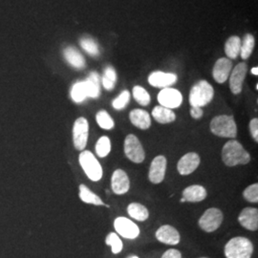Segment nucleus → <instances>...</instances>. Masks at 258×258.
I'll use <instances>...</instances> for the list:
<instances>
[{
  "mask_svg": "<svg viewBox=\"0 0 258 258\" xmlns=\"http://www.w3.org/2000/svg\"><path fill=\"white\" fill-rule=\"evenodd\" d=\"M71 98L75 102H82L87 98L84 82L75 83L71 90Z\"/></svg>",
  "mask_w": 258,
  "mask_h": 258,
  "instance_id": "nucleus-29",
  "label": "nucleus"
},
{
  "mask_svg": "<svg viewBox=\"0 0 258 258\" xmlns=\"http://www.w3.org/2000/svg\"><path fill=\"white\" fill-rule=\"evenodd\" d=\"M232 62L230 58H219L213 67V78L218 83H224L231 74Z\"/></svg>",
  "mask_w": 258,
  "mask_h": 258,
  "instance_id": "nucleus-17",
  "label": "nucleus"
},
{
  "mask_svg": "<svg viewBox=\"0 0 258 258\" xmlns=\"http://www.w3.org/2000/svg\"><path fill=\"white\" fill-rule=\"evenodd\" d=\"M66 60L76 68L82 69L85 66V61L82 54L73 47L66 48L63 52Z\"/></svg>",
  "mask_w": 258,
  "mask_h": 258,
  "instance_id": "nucleus-24",
  "label": "nucleus"
},
{
  "mask_svg": "<svg viewBox=\"0 0 258 258\" xmlns=\"http://www.w3.org/2000/svg\"><path fill=\"white\" fill-rule=\"evenodd\" d=\"M249 130H250V134L252 136L253 140L257 143L258 142V120L252 119L249 122Z\"/></svg>",
  "mask_w": 258,
  "mask_h": 258,
  "instance_id": "nucleus-37",
  "label": "nucleus"
},
{
  "mask_svg": "<svg viewBox=\"0 0 258 258\" xmlns=\"http://www.w3.org/2000/svg\"><path fill=\"white\" fill-rule=\"evenodd\" d=\"M222 160L226 166H235L249 164L250 156L249 152L243 148L239 142L231 140L223 147Z\"/></svg>",
  "mask_w": 258,
  "mask_h": 258,
  "instance_id": "nucleus-1",
  "label": "nucleus"
},
{
  "mask_svg": "<svg viewBox=\"0 0 258 258\" xmlns=\"http://www.w3.org/2000/svg\"><path fill=\"white\" fill-rule=\"evenodd\" d=\"M158 102L161 106H164L169 109L179 107L183 102V96L180 91L166 87L164 88L158 95Z\"/></svg>",
  "mask_w": 258,
  "mask_h": 258,
  "instance_id": "nucleus-10",
  "label": "nucleus"
},
{
  "mask_svg": "<svg viewBox=\"0 0 258 258\" xmlns=\"http://www.w3.org/2000/svg\"><path fill=\"white\" fill-rule=\"evenodd\" d=\"M251 73L253 75H255V76H257L258 75V68L257 67H253L252 69H251Z\"/></svg>",
  "mask_w": 258,
  "mask_h": 258,
  "instance_id": "nucleus-40",
  "label": "nucleus"
},
{
  "mask_svg": "<svg viewBox=\"0 0 258 258\" xmlns=\"http://www.w3.org/2000/svg\"><path fill=\"white\" fill-rule=\"evenodd\" d=\"M129 119L136 127L147 130L151 125V119L148 112L143 109H134L131 111L129 114Z\"/></svg>",
  "mask_w": 258,
  "mask_h": 258,
  "instance_id": "nucleus-20",
  "label": "nucleus"
},
{
  "mask_svg": "<svg viewBox=\"0 0 258 258\" xmlns=\"http://www.w3.org/2000/svg\"><path fill=\"white\" fill-rule=\"evenodd\" d=\"M133 97L136 100V102L143 106H147L150 102V96L148 91L139 85L133 88Z\"/></svg>",
  "mask_w": 258,
  "mask_h": 258,
  "instance_id": "nucleus-33",
  "label": "nucleus"
},
{
  "mask_svg": "<svg viewBox=\"0 0 258 258\" xmlns=\"http://www.w3.org/2000/svg\"><path fill=\"white\" fill-rule=\"evenodd\" d=\"M180 202H181V203H184V202H185V201H184V198H182V199L180 200Z\"/></svg>",
  "mask_w": 258,
  "mask_h": 258,
  "instance_id": "nucleus-41",
  "label": "nucleus"
},
{
  "mask_svg": "<svg viewBox=\"0 0 258 258\" xmlns=\"http://www.w3.org/2000/svg\"><path fill=\"white\" fill-rule=\"evenodd\" d=\"M203 258H205V257H203Z\"/></svg>",
  "mask_w": 258,
  "mask_h": 258,
  "instance_id": "nucleus-43",
  "label": "nucleus"
},
{
  "mask_svg": "<svg viewBox=\"0 0 258 258\" xmlns=\"http://www.w3.org/2000/svg\"><path fill=\"white\" fill-rule=\"evenodd\" d=\"M152 116L160 123H170L176 119L175 113L173 111L161 105L156 106L152 110Z\"/></svg>",
  "mask_w": 258,
  "mask_h": 258,
  "instance_id": "nucleus-22",
  "label": "nucleus"
},
{
  "mask_svg": "<svg viewBox=\"0 0 258 258\" xmlns=\"http://www.w3.org/2000/svg\"><path fill=\"white\" fill-rule=\"evenodd\" d=\"M100 76L96 72H92L89 75V77L87 78L86 81H84L85 84V88H86V92H87V98H98L100 96Z\"/></svg>",
  "mask_w": 258,
  "mask_h": 258,
  "instance_id": "nucleus-21",
  "label": "nucleus"
},
{
  "mask_svg": "<svg viewBox=\"0 0 258 258\" xmlns=\"http://www.w3.org/2000/svg\"><path fill=\"white\" fill-rule=\"evenodd\" d=\"M190 115H191V117H192L194 119L198 120V119L202 118V116H203V110H202L201 107H191V109H190Z\"/></svg>",
  "mask_w": 258,
  "mask_h": 258,
  "instance_id": "nucleus-39",
  "label": "nucleus"
},
{
  "mask_svg": "<svg viewBox=\"0 0 258 258\" xmlns=\"http://www.w3.org/2000/svg\"><path fill=\"white\" fill-rule=\"evenodd\" d=\"M156 238L158 241L166 245H177L180 243V233L174 227L164 225L157 230Z\"/></svg>",
  "mask_w": 258,
  "mask_h": 258,
  "instance_id": "nucleus-16",
  "label": "nucleus"
},
{
  "mask_svg": "<svg viewBox=\"0 0 258 258\" xmlns=\"http://www.w3.org/2000/svg\"><path fill=\"white\" fill-rule=\"evenodd\" d=\"M161 258H182V254L175 249H167Z\"/></svg>",
  "mask_w": 258,
  "mask_h": 258,
  "instance_id": "nucleus-38",
  "label": "nucleus"
},
{
  "mask_svg": "<svg viewBox=\"0 0 258 258\" xmlns=\"http://www.w3.org/2000/svg\"><path fill=\"white\" fill-rule=\"evenodd\" d=\"M88 132H89V124L85 118H79L75 121L73 127V141L76 149L83 150L88 140Z\"/></svg>",
  "mask_w": 258,
  "mask_h": 258,
  "instance_id": "nucleus-8",
  "label": "nucleus"
},
{
  "mask_svg": "<svg viewBox=\"0 0 258 258\" xmlns=\"http://www.w3.org/2000/svg\"><path fill=\"white\" fill-rule=\"evenodd\" d=\"M123 150L124 154L133 163L141 164L146 158V153L141 142L133 134H129L124 140Z\"/></svg>",
  "mask_w": 258,
  "mask_h": 258,
  "instance_id": "nucleus-6",
  "label": "nucleus"
},
{
  "mask_svg": "<svg viewBox=\"0 0 258 258\" xmlns=\"http://www.w3.org/2000/svg\"><path fill=\"white\" fill-rule=\"evenodd\" d=\"M106 245L111 246V250L114 254H118L122 250V242L120 240L119 235L115 232H110L106 239H105Z\"/></svg>",
  "mask_w": 258,
  "mask_h": 258,
  "instance_id": "nucleus-32",
  "label": "nucleus"
},
{
  "mask_svg": "<svg viewBox=\"0 0 258 258\" xmlns=\"http://www.w3.org/2000/svg\"><path fill=\"white\" fill-rule=\"evenodd\" d=\"M253 253V245L246 237H234L225 246L227 258H250Z\"/></svg>",
  "mask_w": 258,
  "mask_h": 258,
  "instance_id": "nucleus-3",
  "label": "nucleus"
},
{
  "mask_svg": "<svg viewBox=\"0 0 258 258\" xmlns=\"http://www.w3.org/2000/svg\"><path fill=\"white\" fill-rule=\"evenodd\" d=\"M253 48H254V37L252 35L248 34L244 37L243 42H241V48H240L241 57L243 59H247L252 53Z\"/></svg>",
  "mask_w": 258,
  "mask_h": 258,
  "instance_id": "nucleus-27",
  "label": "nucleus"
},
{
  "mask_svg": "<svg viewBox=\"0 0 258 258\" xmlns=\"http://www.w3.org/2000/svg\"><path fill=\"white\" fill-rule=\"evenodd\" d=\"M81 45L83 47V50H85L89 55H99V47L97 43L91 39V38H83L81 40Z\"/></svg>",
  "mask_w": 258,
  "mask_h": 258,
  "instance_id": "nucleus-34",
  "label": "nucleus"
},
{
  "mask_svg": "<svg viewBox=\"0 0 258 258\" xmlns=\"http://www.w3.org/2000/svg\"><path fill=\"white\" fill-rule=\"evenodd\" d=\"M80 198L84 203L92 204L95 206H104V203L102 202V199L97 194L92 192L84 184L80 185Z\"/></svg>",
  "mask_w": 258,
  "mask_h": 258,
  "instance_id": "nucleus-25",
  "label": "nucleus"
},
{
  "mask_svg": "<svg viewBox=\"0 0 258 258\" xmlns=\"http://www.w3.org/2000/svg\"><path fill=\"white\" fill-rule=\"evenodd\" d=\"M117 81V74L112 67H107L103 73L102 77V85L105 89L112 90L115 86V83Z\"/></svg>",
  "mask_w": 258,
  "mask_h": 258,
  "instance_id": "nucleus-31",
  "label": "nucleus"
},
{
  "mask_svg": "<svg viewBox=\"0 0 258 258\" xmlns=\"http://www.w3.org/2000/svg\"><path fill=\"white\" fill-rule=\"evenodd\" d=\"M79 161L83 167L84 173L91 181L98 182L102 179L103 175L102 166L91 151H88V150L83 151L80 154Z\"/></svg>",
  "mask_w": 258,
  "mask_h": 258,
  "instance_id": "nucleus-5",
  "label": "nucleus"
},
{
  "mask_svg": "<svg viewBox=\"0 0 258 258\" xmlns=\"http://www.w3.org/2000/svg\"><path fill=\"white\" fill-rule=\"evenodd\" d=\"M114 228L120 236L126 239H136L140 235L138 226L126 217H118L114 221Z\"/></svg>",
  "mask_w": 258,
  "mask_h": 258,
  "instance_id": "nucleus-9",
  "label": "nucleus"
},
{
  "mask_svg": "<svg viewBox=\"0 0 258 258\" xmlns=\"http://www.w3.org/2000/svg\"><path fill=\"white\" fill-rule=\"evenodd\" d=\"M211 131L222 138L234 139L237 136V125L232 116L220 115L211 121Z\"/></svg>",
  "mask_w": 258,
  "mask_h": 258,
  "instance_id": "nucleus-2",
  "label": "nucleus"
},
{
  "mask_svg": "<svg viewBox=\"0 0 258 258\" xmlns=\"http://www.w3.org/2000/svg\"><path fill=\"white\" fill-rule=\"evenodd\" d=\"M244 198L250 203L258 202V184H252L249 185L243 192Z\"/></svg>",
  "mask_w": 258,
  "mask_h": 258,
  "instance_id": "nucleus-36",
  "label": "nucleus"
},
{
  "mask_svg": "<svg viewBox=\"0 0 258 258\" xmlns=\"http://www.w3.org/2000/svg\"><path fill=\"white\" fill-rule=\"evenodd\" d=\"M207 190L206 188L199 185V184H194L185 187L183 191V198L185 202L190 203H197L201 202L206 199L207 197Z\"/></svg>",
  "mask_w": 258,
  "mask_h": 258,
  "instance_id": "nucleus-19",
  "label": "nucleus"
},
{
  "mask_svg": "<svg viewBox=\"0 0 258 258\" xmlns=\"http://www.w3.org/2000/svg\"><path fill=\"white\" fill-rule=\"evenodd\" d=\"M129 258H139L138 256H136V255H132V256H130Z\"/></svg>",
  "mask_w": 258,
  "mask_h": 258,
  "instance_id": "nucleus-42",
  "label": "nucleus"
},
{
  "mask_svg": "<svg viewBox=\"0 0 258 258\" xmlns=\"http://www.w3.org/2000/svg\"><path fill=\"white\" fill-rule=\"evenodd\" d=\"M112 190L115 194H125L130 188V181L128 176L122 169H116L111 178Z\"/></svg>",
  "mask_w": 258,
  "mask_h": 258,
  "instance_id": "nucleus-13",
  "label": "nucleus"
},
{
  "mask_svg": "<svg viewBox=\"0 0 258 258\" xmlns=\"http://www.w3.org/2000/svg\"><path fill=\"white\" fill-rule=\"evenodd\" d=\"M111 151V141L107 136H102L98 140L96 144V153L98 156L104 158L107 156Z\"/></svg>",
  "mask_w": 258,
  "mask_h": 258,
  "instance_id": "nucleus-28",
  "label": "nucleus"
},
{
  "mask_svg": "<svg viewBox=\"0 0 258 258\" xmlns=\"http://www.w3.org/2000/svg\"><path fill=\"white\" fill-rule=\"evenodd\" d=\"M166 164L167 162L165 156L160 155L153 159L148 172V178L151 183L157 184L164 181L166 176Z\"/></svg>",
  "mask_w": 258,
  "mask_h": 258,
  "instance_id": "nucleus-11",
  "label": "nucleus"
},
{
  "mask_svg": "<svg viewBox=\"0 0 258 258\" xmlns=\"http://www.w3.org/2000/svg\"><path fill=\"white\" fill-rule=\"evenodd\" d=\"M223 219L224 215L219 209L211 208L204 212L199 219V227L206 232H212L221 226Z\"/></svg>",
  "mask_w": 258,
  "mask_h": 258,
  "instance_id": "nucleus-7",
  "label": "nucleus"
},
{
  "mask_svg": "<svg viewBox=\"0 0 258 258\" xmlns=\"http://www.w3.org/2000/svg\"><path fill=\"white\" fill-rule=\"evenodd\" d=\"M129 101H130V93L127 90H125V91H122L120 93V96L113 101L112 105L115 109L121 110L127 105Z\"/></svg>",
  "mask_w": 258,
  "mask_h": 258,
  "instance_id": "nucleus-35",
  "label": "nucleus"
},
{
  "mask_svg": "<svg viewBox=\"0 0 258 258\" xmlns=\"http://www.w3.org/2000/svg\"><path fill=\"white\" fill-rule=\"evenodd\" d=\"M127 213L131 218L140 222L146 221L149 217L148 208H146L142 204H129L127 207Z\"/></svg>",
  "mask_w": 258,
  "mask_h": 258,
  "instance_id": "nucleus-23",
  "label": "nucleus"
},
{
  "mask_svg": "<svg viewBox=\"0 0 258 258\" xmlns=\"http://www.w3.org/2000/svg\"><path fill=\"white\" fill-rule=\"evenodd\" d=\"M240 225L249 230L255 231L258 229V210L256 208H245L238 216Z\"/></svg>",
  "mask_w": 258,
  "mask_h": 258,
  "instance_id": "nucleus-15",
  "label": "nucleus"
},
{
  "mask_svg": "<svg viewBox=\"0 0 258 258\" xmlns=\"http://www.w3.org/2000/svg\"><path fill=\"white\" fill-rule=\"evenodd\" d=\"M96 120L100 127L105 130H110L114 127L115 123L114 120L111 118L110 115L105 110L100 111L97 113Z\"/></svg>",
  "mask_w": 258,
  "mask_h": 258,
  "instance_id": "nucleus-30",
  "label": "nucleus"
},
{
  "mask_svg": "<svg viewBox=\"0 0 258 258\" xmlns=\"http://www.w3.org/2000/svg\"><path fill=\"white\" fill-rule=\"evenodd\" d=\"M177 82V76L171 73H164L161 71L153 72L148 77V83L150 85L159 88H166Z\"/></svg>",
  "mask_w": 258,
  "mask_h": 258,
  "instance_id": "nucleus-18",
  "label": "nucleus"
},
{
  "mask_svg": "<svg viewBox=\"0 0 258 258\" xmlns=\"http://www.w3.org/2000/svg\"><path fill=\"white\" fill-rule=\"evenodd\" d=\"M214 96L213 87L206 81L196 83L189 93L191 107H203L212 102Z\"/></svg>",
  "mask_w": 258,
  "mask_h": 258,
  "instance_id": "nucleus-4",
  "label": "nucleus"
},
{
  "mask_svg": "<svg viewBox=\"0 0 258 258\" xmlns=\"http://www.w3.org/2000/svg\"><path fill=\"white\" fill-rule=\"evenodd\" d=\"M241 39L238 37H231L226 42L225 53L229 58H236L240 54Z\"/></svg>",
  "mask_w": 258,
  "mask_h": 258,
  "instance_id": "nucleus-26",
  "label": "nucleus"
},
{
  "mask_svg": "<svg viewBox=\"0 0 258 258\" xmlns=\"http://www.w3.org/2000/svg\"><path fill=\"white\" fill-rule=\"evenodd\" d=\"M247 74V64L245 62H241L236 65L235 68L231 72L230 78V88L231 92L235 95L240 94L242 91V86Z\"/></svg>",
  "mask_w": 258,
  "mask_h": 258,
  "instance_id": "nucleus-14",
  "label": "nucleus"
},
{
  "mask_svg": "<svg viewBox=\"0 0 258 258\" xmlns=\"http://www.w3.org/2000/svg\"><path fill=\"white\" fill-rule=\"evenodd\" d=\"M200 157L197 153L189 152L182 157L178 164L177 169L181 175H189L194 172L200 165Z\"/></svg>",
  "mask_w": 258,
  "mask_h": 258,
  "instance_id": "nucleus-12",
  "label": "nucleus"
}]
</instances>
